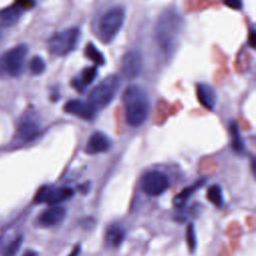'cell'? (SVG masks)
I'll use <instances>...</instances> for the list:
<instances>
[{
	"instance_id": "cell-1",
	"label": "cell",
	"mask_w": 256,
	"mask_h": 256,
	"mask_svg": "<svg viewBox=\"0 0 256 256\" xmlns=\"http://www.w3.org/2000/svg\"><path fill=\"white\" fill-rule=\"evenodd\" d=\"M126 122L132 127L141 126L148 118L150 100L147 93L138 86H129L123 93Z\"/></svg>"
},
{
	"instance_id": "cell-2",
	"label": "cell",
	"mask_w": 256,
	"mask_h": 256,
	"mask_svg": "<svg viewBox=\"0 0 256 256\" xmlns=\"http://www.w3.org/2000/svg\"><path fill=\"white\" fill-rule=\"evenodd\" d=\"M182 18L174 10H166L160 16L155 30L157 44L162 51L168 53L174 50L182 29Z\"/></svg>"
},
{
	"instance_id": "cell-3",
	"label": "cell",
	"mask_w": 256,
	"mask_h": 256,
	"mask_svg": "<svg viewBox=\"0 0 256 256\" xmlns=\"http://www.w3.org/2000/svg\"><path fill=\"white\" fill-rule=\"evenodd\" d=\"M28 47L19 44L0 55V77L15 78L20 76L26 65Z\"/></svg>"
},
{
	"instance_id": "cell-4",
	"label": "cell",
	"mask_w": 256,
	"mask_h": 256,
	"mask_svg": "<svg viewBox=\"0 0 256 256\" xmlns=\"http://www.w3.org/2000/svg\"><path fill=\"white\" fill-rule=\"evenodd\" d=\"M118 88L119 78L116 75H109L92 89L88 102L95 109L104 108L114 99Z\"/></svg>"
},
{
	"instance_id": "cell-5",
	"label": "cell",
	"mask_w": 256,
	"mask_h": 256,
	"mask_svg": "<svg viewBox=\"0 0 256 256\" xmlns=\"http://www.w3.org/2000/svg\"><path fill=\"white\" fill-rule=\"evenodd\" d=\"M80 37L77 28H69L53 34L48 40V50L55 56H64L75 49Z\"/></svg>"
},
{
	"instance_id": "cell-6",
	"label": "cell",
	"mask_w": 256,
	"mask_h": 256,
	"mask_svg": "<svg viewBox=\"0 0 256 256\" xmlns=\"http://www.w3.org/2000/svg\"><path fill=\"white\" fill-rule=\"evenodd\" d=\"M125 19V10L122 7H115L109 10L99 23V35L102 41L110 42L120 31Z\"/></svg>"
},
{
	"instance_id": "cell-7",
	"label": "cell",
	"mask_w": 256,
	"mask_h": 256,
	"mask_svg": "<svg viewBox=\"0 0 256 256\" xmlns=\"http://www.w3.org/2000/svg\"><path fill=\"white\" fill-rule=\"evenodd\" d=\"M169 187L168 177L161 171L151 170L144 173L140 179L141 190L149 196H159Z\"/></svg>"
},
{
	"instance_id": "cell-8",
	"label": "cell",
	"mask_w": 256,
	"mask_h": 256,
	"mask_svg": "<svg viewBox=\"0 0 256 256\" xmlns=\"http://www.w3.org/2000/svg\"><path fill=\"white\" fill-rule=\"evenodd\" d=\"M74 195V192L69 187H52L43 186L35 196V202L48 203L51 205L66 201Z\"/></svg>"
},
{
	"instance_id": "cell-9",
	"label": "cell",
	"mask_w": 256,
	"mask_h": 256,
	"mask_svg": "<svg viewBox=\"0 0 256 256\" xmlns=\"http://www.w3.org/2000/svg\"><path fill=\"white\" fill-rule=\"evenodd\" d=\"M41 127L36 116L30 112L23 115L18 123L17 137L22 142L34 140L40 133Z\"/></svg>"
},
{
	"instance_id": "cell-10",
	"label": "cell",
	"mask_w": 256,
	"mask_h": 256,
	"mask_svg": "<svg viewBox=\"0 0 256 256\" xmlns=\"http://www.w3.org/2000/svg\"><path fill=\"white\" fill-rule=\"evenodd\" d=\"M143 67L142 54L137 50L127 51L121 60V73L126 79L136 78Z\"/></svg>"
},
{
	"instance_id": "cell-11",
	"label": "cell",
	"mask_w": 256,
	"mask_h": 256,
	"mask_svg": "<svg viewBox=\"0 0 256 256\" xmlns=\"http://www.w3.org/2000/svg\"><path fill=\"white\" fill-rule=\"evenodd\" d=\"M64 111L85 120H92L96 114V109L88 101L85 102L77 99L68 101L64 105Z\"/></svg>"
},
{
	"instance_id": "cell-12",
	"label": "cell",
	"mask_w": 256,
	"mask_h": 256,
	"mask_svg": "<svg viewBox=\"0 0 256 256\" xmlns=\"http://www.w3.org/2000/svg\"><path fill=\"white\" fill-rule=\"evenodd\" d=\"M66 216L65 208L52 206L44 210L38 217V222L42 227H54L60 224Z\"/></svg>"
},
{
	"instance_id": "cell-13",
	"label": "cell",
	"mask_w": 256,
	"mask_h": 256,
	"mask_svg": "<svg viewBox=\"0 0 256 256\" xmlns=\"http://www.w3.org/2000/svg\"><path fill=\"white\" fill-rule=\"evenodd\" d=\"M111 147V141L108 136L102 132H94L88 139L85 151L88 154H98L106 152Z\"/></svg>"
},
{
	"instance_id": "cell-14",
	"label": "cell",
	"mask_w": 256,
	"mask_h": 256,
	"mask_svg": "<svg viewBox=\"0 0 256 256\" xmlns=\"http://www.w3.org/2000/svg\"><path fill=\"white\" fill-rule=\"evenodd\" d=\"M196 94L198 101L204 108L213 110L217 102V95L211 85L207 83H198L196 87Z\"/></svg>"
},
{
	"instance_id": "cell-15",
	"label": "cell",
	"mask_w": 256,
	"mask_h": 256,
	"mask_svg": "<svg viewBox=\"0 0 256 256\" xmlns=\"http://www.w3.org/2000/svg\"><path fill=\"white\" fill-rule=\"evenodd\" d=\"M23 9L17 4L10 5L0 10V28L10 27L18 22L23 14Z\"/></svg>"
},
{
	"instance_id": "cell-16",
	"label": "cell",
	"mask_w": 256,
	"mask_h": 256,
	"mask_svg": "<svg viewBox=\"0 0 256 256\" xmlns=\"http://www.w3.org/2000/svg\"><path fill=\"white\" fill-rule=\"evenodd\" d=\"M125 238V230L119 224H111L105 233V242L108 246L117 248Z\"/></svg>"
},
{
	"instance_id": "cell-17",
	"label": "cell",
	"mask_w": 256,
	"mask_h": 256,
	"mask_svg": "<svg viewBox=\"0 0 256 256\" xmlns=\"http://www.w3.org/2000/svg\"><path fill=\"white\" fill-rule=\"evenodd\" d=\"M96 74H97L96 67L86 68L81 72V75L79 78H76L73 80L72 85L76 90H78L79 92H82L85 90L87 85L93 82V80L96 77Z\"/></svg>"
},
{
	"instance_id": "cell-18",
	"label": "cell",
	"mask_w": 256,
	"mask_h": 256,
	"mask_svg": "<svg viewBox=\"0 0 256 256\" xmlns=\"http://www.w3.org/2000/svg\"><path fill=\"white\" fill-rule=\"evenodd\" d=\"M207 198L213 205H215L217 207L222 206L224 198H223V193H222L221 187L217 184L210 186L207 191Z\"/></svg>"
},
{
	"instance_id": "cell-19",
	"label": "cell",
	"mask_w": 256,
	"mask_h": 256,
	"mask_svg": "<svg viewBox=\"0 0 256 256\" xmlns=\"http://www.w3.org/2000/svg\"><path fill=\"white\" fill-rule=\"evenodd\" d=\"M85 55L87 58H89L91 61H93L96 65H103L105 62L104 56L102 53L92 44L89 43L85 48Z\"/></svg>"
},
{
	"instance_id": "cell-20",
	"label": "cell",
	"mask_w": 256,
	"mask_h": 256,
	"mask_svg": "<svg viewBox=\"0 0 256 256\" xmlns=\"http://www.w3.org/2000/svg\"><path fill=\"white\" fill-rule=\"evenodd\" d=\"M202 185V182H198L196 184H193L192 186H189L185 189H183L174 199V203L177 205V206H182L186 201L187 199L194 193V191L197 190V188H199L200 186Z\"/></svg>"
},
{
	"instance_id": "cell-21",
	"label": "cell",
	"mask_w": 256,
	"mask_h": 256,
	"mask_svg": "<svg viewBox=\"0 0 256 256\" xmlns=\"http://www.w3.org/2000/svg\"><path fill=\"white\" fill-rule=\"evenodd\" d=\"M230 132L232 136V147L235 151L241 152L243 150V142L241 140V136L238 130V126L235 122H232L230 125Z\"/></svg>"
},
{
	"instance_id": "cell-22",
	"label": "cell",
	"mask_w": 256,
	"mask_h": 256,
	"mask_svg": "<svg viewBox=\"0 0 256 256\" xmlns=\"http://www.w3.org/2000/svg\"><path fill=\"white\" fill-rule=\"evenodd\" d=\"M46 69V64L40 56H34L29 62V70L34 75L42 74Z\"/></svg>"
},
{
	"instance_id": "cell-23",
	"label": "cell",
	"mask_w": 256,
	"mask_h": 256,
	"mask_svg": "<svg viewBox=\"0 0 256 256\" xmlns=\"http://www.w3.org/2000/svg\"><path fill=\"white\" fill-rule=\"evenodd\" d=\"M21 245H22V237L18 236L6 246L3 256H15L19 251Z\"/></svg>"
},
{
	"instance_id": "cell-24",
	"label": "cell",
	"mask_w": 256,
	"mask_h": 256,
	"mask_svg": "<svg viewBox=\"0 0 256 256\" xmlns=\"http://www.w3.org/2000/svg\"><path fill=\"white\" fill-rule=\"evenodd\" d=\"M186 240H187V245L189 247L190 252H194L197 246V238H196V233H195V228L193 224H189L187 227L186 231Z\"/></svg>"
},
{
	"instance_id": "cell-25",
	"label": "cell",
	"mask_w": 256,
	"mask_h": 256,
	"mask_svg": "<svg viewBox=\"0 0 256 256\" xmlns=\"http://www.w3.org/2000/svg\"><path fill=\"white\" fill-rule=\"evenodd\" d=\"M223 2L226 6L234 10H240L242 9V6H243L242 0H223Z\"/></svg>"
},
{
	"instance_id": "cell-26",
	"label": "cell",
	"mask_w": 256,
	"mask_h": 256,
	"mask_svg": "<svg viewBox=\"0 0 256 256\" xmlns=\"http://www.w3.org/2000/svg\"><path fill=\"white\" fill-rule=\"evenodd\" d=\"M80 250H81V249H80V246H76V247L73 249V251H72L68 256H78Z\"/></svg>"
},
{
	"instance_id": "cell-27",
	"label": "cell",
	"mask_w": 256,
	"mask_h": 256,
	"mask_svg": "<svg viewBox=\"0 0 256 256\" xmlns=\"http://www.w3.org/2000/svg\"><path fill=\"white\" fill-rule=\"evenodd\" d=\"M23 256H36V253L32 250H28L23 254Z\"/></svg>"
},
{
	"instance_id": "cell-28",
	"label": "cell",
	"mask_w": 256,
	"mask_h": 256,
	"mask_svg": "<svg viewBox=\"0 0 256 256\" xmlns=\"http://www.w3.org/2000/svg\"><path fill=\"white\" fill-rule=\"evenodd\" d=\"M1 37H2V30H1V28H0V39H1Z\"/></svg>"
}]
</instances>
